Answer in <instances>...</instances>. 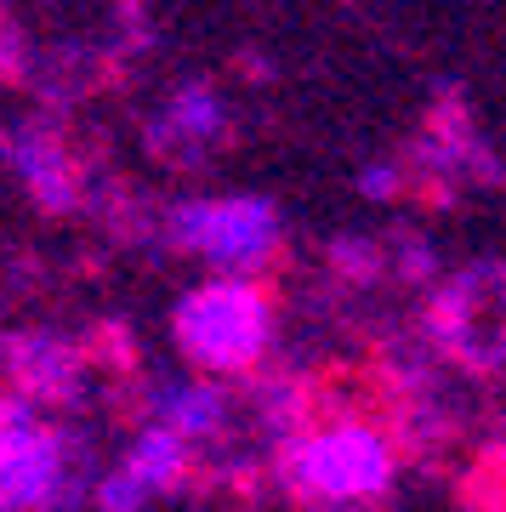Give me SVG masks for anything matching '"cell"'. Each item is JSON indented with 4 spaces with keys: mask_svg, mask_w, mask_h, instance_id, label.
Returning a JSON list of instances; mask_svg holds the SVG:
<instances>
[{
    "mask_svg": "<svg viewBox=\"0 0 506 512\" xmlns=\"http://www.w3.org/2000/svg\"><path fill=\"white\" fill-rule=\"evenodd\" d=\"M359 194L364 200H393L398 194V171L393 165H370V171H359Z\"/></svg>",
    "mask_w": 506,
    "mask_h": 512,
    "instance_id": "4fadbf2b",
    "label": "cell"
},
{
    "mask_svg": "<svg viewBox=\"0 0 506 512\" xmlns=\"http://www.w3.org/2000/svg\"><path fill=\"white\" fill-rule=\"evenodd\" d=\"M279 484H285L302 507H370L387 495L398 473L393 439L370 427V421H330V427H296L279 439Z\"/></svg>",
    "mask_w": 506,
    "mask_h": 512,
    "instance_id": "6da1fadb",
    "label": "cell"
},
{
    "mask_svg": "<svg viewBox=\"0 0 506 512\" xmlns=\"http://www.w3.org/2000/svg\"><path fill=\"white\" fill-rule=\"evenodd\" d=\"M148 416L165 421V427H177L188 444H211L228 427V393H222V382H205V376H194V382H165V387H154Z\"/></svg>",
    "mask_w": 506,
    "mask_h": 512,
    "instance_id": "9c48e42d",
    "label": "cell"
},
{
    "mask_svg": "<svg viewBox=\"0 0 506 512\" xmlns=\"http://www.w3.org/2000/svg\"><path fill=\"white\" fill-rule=\"evenodd\" d=\"M165 239L217 274H262L279 256L285 217L268 194H199L165 211Z\"/></svg>",
    "mask_w": 506,
    "mask_h": 512,
    "instance_id": "277c9868",
    "label": "cell"
},
{
    "mask_svg": "<svg viewBox=\"0 0 506 512\" xmlns=\"http://www.w3.org/2000/svg\"><path fill=\"white\" fill-rule=\"evenodd\" d=\"M86 495H91V512H148V501H154L126 467H109L103 478H91Z\"/></svg>",
    "mask_w": 506,
    "mask_h": 512,
    "instance_id": "8fae6325",
    "label": "cell"
},
{
    "mask_svg": "<svg viewBox=\"0 0 506 512\" xmlns=\"http://www.w3.org/2000/svg\"><path fill=\"white\" fill-rule=\"evenodd\" d=\"M433 342L467 370H501L506 365V268L478 262L433 296L427 308Z\"/></svg>",
    "mask_w": 506,
    "mask_h": 512,
    "instance_id": "5b68a950",
    "label": "cell"
},
{
    "mask_svg": "<svg viewBox=\"0 0 506 512\" xmlns=\"http://www.w3.org/2000/svg\"><path fill=\"white\" fill-rule=\"evenodd\" d=\"M171 342L199 376H251L273 348V296L256 274H211L171 308Z\"/></svg>",
    "mask_w": 506,
    "mask_h": 512,
    "instance_id": "7a4b0ae2",
    "label": "cell"
},
{
    "mask_svg": "<svg viewBox=\"0 0 506 512\" xmlns=\"http://www.w3.org/2000/svg\"><path fill=\"white\" fill-rule=\"evenodd\" d=\"M222 131H228V103L205 80L177 86V92L165 97V109L154 114V148L177 154V160H199L205 148L222 143Z\"/></svg>",
    "mask_w": 506,
    "mask_h": 512,
    "instance_id": "52a82bcc",
    "label": "cell"
},
{
    "mask_svg": "<svg viewBox=\"0 0 506 512\" xmlns=\"http://www.w3.org/2000/svg\"><path fill=\"white\" fill-rule=\"evenodd\" d=\"M120 467H126L148 495H171L182 478H188V467H194V444L182 439L177 427H165V421L148 416L143 427H137V439L126 444Z\"/></svg>",
    "mask_w": 506,
    "mask_h": 512,
    "instance_id": "30bf717a",
    "label": "cell"
},
{
    "mask_svg": "<svg viewBox=\"0 0 506 512\" xmlns=\"http://www.w3.org/2000/svg\"><path fill=\"white\" fill-rule=\"evenodd\" d=\"M6 370L23 399L35 404H69L80 393V353L63 336H18L6 353Z\"/></svg>",
    "mask_w": 506,
    "mask_h": 512,
    "instance_id": "ba28073f",
    "label": "cell"
},
{
    "mask_svg": "<svg viewBox=\"0 0 506 512\" xmlns=\"http://www.w3.org/2000/svg\"><path fill=\"white\" fill-rule=\"evenodd\" d=\"M86 490L80 444L40 416L35 399H0V512H69Z\"/></svg>",
    "mask_w": 506,
    "mask_h": 512,
    "instance_id": "3957f363",
    "label": "cell"
},
{
    "mask_svg": "<svg viewBox=\"0 0 506 512\" xmlns=\"http://www.w3.org/2000/svg\"><path fill=\"white\" fill-rule=\"evenodd\" d=\"M336 268H342L347 279H376L381 274V251L376 245H353V239H336Z\"/></svg>",
    "mask_w": 506,
    "mask_h": 512,
    "instance_id": "7c38bea8",
    "label": "cell"
},
{
    "mask_svg": "<svg viewBox=\"0 0 506 512\" xmlns=\"http://www.w3.org/2000/svg\"><path fill=\"white\" fill-rule=\"evenodd\" d=\"M0 160H6V171H12L46 211H74L80 183H74V165H69V154H63V143H57L52 131L6 126L0 131Z\"/></svg>",
    "mask_w": 506,
    "mask_h": 512,
    "instance_id": "8992f818",
    "label": "cell"
}]
</instances>
